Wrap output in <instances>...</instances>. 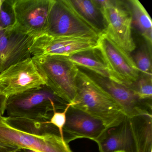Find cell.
<instances>
[{
	"label": "cell",
	"mask_w": 152,
	"mask_h": 152,
	"mask_svg": "<svg viewBox=\"0 0 152 152\" xmlns=\"http://www.w3.org/2000/svg\"><path fill=\"white\" fill-rule=\"evenodd\" d=\"M108 130L101 121L71 106L66 113L63 134L67 143L80 138L96 142Z\"/></svg>",
	"instance_id": "cell-13"
},
{
	"label": "cell",
	"mask_w": 152,
	"mask_h": 152,
	"mask_svg": "<svg viewBox=\"0 0 152 152\" xmlns=\"http://www.w3.org/2000/svg\"><path fill=\"white\" fill-rule=\"evenodd\" d=\"M0 142L39 152H73L59 134L37 135L17 129L0 115Z\"/></svg>",
	"instance_id": "cell-6"
},
{
	"label": "cell",
	"mask_w": 152,
	"mask_h": 152,
	"mask_svg": "<svg viewBox=\"0 0 152 152\" xmlns=\"http://www.w3.org/2000/svg\"><path fill=\"white\" fill-rule=\"evenodd\" d=\"M79 15L99 34L104 32V18L95 0H70Z\"/></svg>",
	"instance_id": "cell-17"
},
{
	"label": "cell",
	"mask_w": 152,
	"mask_h": 152,
	"mask_svg": "<svg viewBox=\"0 0 152 152\" xmlns=\"http://www.w3.org/2000/svg\"><path fill=\"white\" fill-rule=\"evenodd\" d=\"M86 73L117 102L127 117L152 115V104L140 100L131 86L116 82L90 71Z\"/></svg>",
	"instance_id": "cell-10"
},
{
	"label": "cell",
	"mask_w": 152,
	"mask_h": 152,
	"mask_svg": "<svg viewBox=\"0 0 152 152\" xmlns=\"http://www.w3.org/2000/svg\"><path fill=\"white\" fill-rule=\"evenodd\" d=\"M43 34L96 39L100 35L78 14L70 0H54Z\"/></svg>",
	"instance_id": "cell-4"
},
{
	"label": "cell",
	"mask_w": 152,
	"mask_h": 152,
	"mask_svg": "<svg viewBox=\"0 0 152 152\" xmlns=\"http://www.w3.org/2000/svg\"><path fill=\"white\" fill-rule=\"evenodd\" d=\"M96 143L99 152H133L128 117L117 127L108 129Z\"/></svg>",
	"instance_id": "cell-14"
},
{
	"label": "cell",
	"mask_w": 152,
	"mask_h": 152,
	"mask_svg": "<svg viewBox=\"0 0 152 152\" xmlns=\"http://www.w3.org/2000/svg\"><path fill=\"white\" fill-rule=\"evenodd\" d=\"M71 104H67V106L64 110L62 111H55L49 121L50 123L54 125L58 130L61 137L64 139L63 134V129L66 122V113Z\"/></svg>",
	"instance_id": "cell-23"
},
{
	"label": "cell",
	"mask_w": 152,
	"mask_h": 152,
	"mask_svg": "<svg viewBox=\"0 0 152 152\" xmlns=\"http://www.w3.org/2000/svg\"><path fill=\"white\" fill-rule=\"evenodd\" d=\"M19 147L8 143L0 142V152H12L19 149Z\"/></svg>",
	"instance_id": "cell-24"
},
{
	"label": "cell",
	"mask_w": 152,
	"mask_h": 152,
	"mask_svg": "<svg viewBox=\"0 0 152 152\" xmlns=\"http://www.w3.org/2000/svg\"><path fill=\"white\" fill-rule=\"evenodd\" d=\"M32 59L44 78L46 85L64 101L72 103L77 92L79 67L68 57L64 56H33Z\"/></svg>",
	"instance_id": "cell-3"
},
{
	"label": "cell",
	"mask_w": 152,
	"mask_h": 152,
	"mask_svg": "<svg viewBox=\"0 0 152 152\" xmlns=\"http://www.w3.org/2000/svg\"><path fill=\"white\" fill-rule=\"evenodd\" d=\"M128 118L133 152H152V115H145Z\"/></svg>",
	"instance_id": "cell-15"
},
{
	"label": "cell",
	"mask_w": 152,
	"mask_h": 152,
	"mask_svg": "<svg viewBox=\"0 0 152 152\" xmlns=\"http://www.w3.org/2000/svg\"><path fill=\"white\" fill-rule=\"evenodd\" d=\"M68 57L78 67H83L102 77L119 83L110 73L102 56L97 49L78 52Z\"/></svg>",
	"instance_id": "cell-16"
},
{
	"label": "cell",
	"mask_w": 152,
	"mask_h": 152,
	"mask_svg": "<svg viewBox=\"0 0 152 152\" xmlns=\"http://www.w3.org/2000/svg\"><path fill=\"white\" fill-rule=\"evenodd\" d=\"M122 152V151H118V152Z\"/></svg>",
	"instance_id": "cell-28"
},
{
	"label": "cell",
	"mask_w": 152,
	"mask_h": 152,
	"mask_svg": "<svg viewBox=\"0 0 152 152\" xmlns=\"http://www.w3.org/2000/svg\"><path fill=\"white\" fill-rule=\"evenodd\" d=\"M76 92L71 106L101 121L108 129L120 125L126 117L117 102L86 72L79 68Z\"/></svg>",
	"instance_id": "cell-1"
},
{
	"label": "cell",
	"mask_w": 152,
	"mask_h": 152,
	"mask_svg": "<svg viewBox=\"0 0 152 152\" xmlns=\"http://www.w3.org/2000/svg\"><path fill=\"white\" fill-rule=\"evenodd\" d=\"M104 18V32L112 40L130 54L136 48L132 34V15L128 1L95 0Z\"/></svg>",
	"instance_id": "cell-5"
},
{
	"label": "cell",
	"mask_w": 152,
	"mask_h": 152,
	"mask_svg": "<svg viewBox=\"0 0 152 152\" xmlns=\"http://www.w3.org/2000/svg\"><path fill=\"white\" fill-rule=\"evenodd\" d=\"M5 118L10 125L26 133L37 135L60 134L57 128L49 121L21 117L5 116Z\"/></svg>",
	"instance_id": "cell-18"
},
{
	"label": "cell",
	"mask_w": 152,
	"mask_h": 152,
	"mask_svg": "<svg viewBox=\"0 0 152 152\" xmlns=\"http://www.w3.org/2000/svg\"><path fill=\"white\" fill-rule=\"evenodd\" d=\"M142 74L138 80L131 86L140 100L152 104V75Z\"/></svg>",
	"instance_id": "cell-21"
},
{
	"label": "cell",
	"mask_w": 152,
	"mask_h": 152,
	"mask_svg": "<svg viewBox=\"0 0 152 152\" xmlns=\"http://www.w3.org/2000/svg\"><path fill=\"white\" fill-rule=\"evenodd\" d=\"M97 48V39L85 38H54L42 34L35 38L30 48L33 56L57 55L69 57Z\"/></svg>",
	"instance_id": "cell-11"
},
{
	"label": "cell",
	"mask_w": 152,
	"mask_h": 152,
	"mask_svg": "<svg viewBox=\"0 0 152 152\" xmlns=\"http://www.w3.org/2000/svg\"><path fill=\"white\" fill-rule=\"evenodd\" d=\"M132 15V23L135 25L148 46L152 43V23L151 18L144 6L138 0L128 1Z\"/></svg>",
	"instance_id": "cell-19"
},
{
	"label": "cell",
	"mask_w": 152,
	"mask_h": 152,
	"mask_svg": "<svg viewBox=\"0 0 152 152\" xmlns=\"http://www.w3.org/2000/svg\"><path fill=\"white\" fill-rule=\"evenodd\" d=\"M35 38L15 27L7 30L0 29V72L31 58L30 48Z\"/></svg>",
	"instance_id": "cell-12"
},
{
	"label": "cell",
	"mask_w": 152,
	"mask_h": 152,
	"mask_svg": "<svg viewBox=\"0 0 152 152\" xmlns=\"http://www.w3.org/2000/svg\"><path fill=\"white\" fill-rule=\"evenodd\" d=\"M68 103L46 85L7 98L8 117H21L49 121L55 111L64 110Z\"/></svg>",
	"instance_id": "cell-2"
},
{
	"label": "cell",
	"mask_w": 152,
	"mask_h": 152,
	"mask_svg": "<svg viewBox=\"0 0 152 152\" xmlns=\"http://www.w3.org/2000/svg\"><path fill=\"white\" fill-rule=\"evenodd\" d=\"M15 0H0V29L14 28L16 24Z\"/></svg>",
	"instance_id": "cell-20"
},
{
	"label": "cell",
	"mask_w": 152,
	"mask_h": 152,
	"mask_svg": "<svg viewBox=\"0 0 152 152\" xmlns=\"http://www.w3.org/2000/svg\"><path fill=\"white\" fill-rule=\"evenodd\" d=\"M46 85L32 58L0 72V93L5 97Z\"/></svg>",
	"instance_id": "cell-8"
},
{
	"label": "cell",
	"mask_w": 152,
	"mask_h": 152,
	"mask_svg": "<svg viewBox=\"0 0 152 152\" xmlns=\"http://www.w3.org/2000/svg\"><path fill=\"white\" fill-rule=\"evenodd\" d=\"M7 98L0 93V115H3L6 112Z\"/></svg>",
	"instance_id": "cell-25"
},
{
	"label": "cell",
	"mask_w": 152,
	"mask_h": 152,
	"mask_svg": "<svg viewBox=\"0 0 152 152\" xmlns=\"http://www.w3.org/2000/svg\"><path fill=\"white\" fill-rule=\"evenodd\" d=\"M12 152H24L23 148H19L18 150H16V151H13Z\"/></svg>",
	"instance_id": "cell-27"
},
{
	"label": "cell",
	"mask_w": 152,
	"mask_h": 152,
	"mask_svg": "<svg viewBox=\"0 0 152 152\" xmlns=\"http://www.w3.org/2000/svg\"><path fill=\"white\" fill-rule=\"evenodd\" d=\"M54 0H15L17 29L37 38L44 33Z\"/></svg>",
	"instance_id": "cell-9"
},
{
	"label": "cell",
	"mask_w": 152,
	"mask_h": 152,
	"mask_svg": "<svg viewBox=\"0 0 152 152\" xmlns=\"http://www.w3.org/2000/svg\"><path fill=\"white\" fill-rule=\"evenodd\" d=\"M149 48L145 45L142 46L132 57L136 66L141 73L152 75L151 49H149Z\"/></svg>",
	"instance_id": "cell-22"
},
{
	"label": "cell",
	"mask_w": 152,
	"mask_h": 152,
	"mask_svg": "<svg viewBox=\"0 0 152 152\" xmlns=\"http://www.w3.org/2000/svg\"><path fill=\"white\" fill-rule=\"evenodd\" d=\"M24 152H39L37 151H34L33 150H31V149H26V148H23Z\"/></svg>",
	"instance_id": "cell-26"
},
{
	"label": "cell",
	"mask_w": 152,
	"mask_h": 152,
	"mask_svg": "<svg viewBox=\"0 0 152 152\" xmlns=\"http://www.w3.org/2000/svg\"><path fill=\"white\" fill-rule=\"evenodd\" d=\"M96 49L118 82L131 86L137 81L141 73L130 54L115 43L105 33L99 35Z\"/></svg>",
	"instance_id": "cell-7"
}]
</instances>
